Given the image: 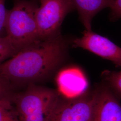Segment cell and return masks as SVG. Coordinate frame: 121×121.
Here are the masks:
<instances>
[{
  "label": "cell",
  "instance_id": "1",
  "mask_svg": "<svg viewBox=\"0 0 121 121\" xmlns=\"http://www.w3.org/2000/svg\"><path fill=\"white\" fill-rule=\"evenodd\" d=\"M67 43L60 32L40 39L20 50L0 65V76L10 85L41 79L65 59Z\"/></svg>",
  "mask_w": 121,
  "mask_h": 121
},
{
  "label": "cell",
  "instance_id": "2",
  "mask_svg": "<svg viewBox=\"0 0 121 121\" xmlns=\"http://www.w3.org/2000/svg\"><path fill=\"white\" fill-rule=\"evenodd\" d=\"M38 6L27 0H16L8 10L5 20L6 35L19 51L40 39L36 18Z\"/></svg>",
  "mask_w": 121,
  "mask_h": 121
},
{
  "label": "cell",
  "instance_id": "3",
  "mask_svg": "<svg viewBox=\"0 0 121 121\" xmlns=\"http://www.w3.org/2000/svg\"><path fill=\"white\" fill-rule=\"evenodd\" d=\"M58 91L30 84L14 98L19 121H48L60 99Z\"/></svg>",
  "mask_w": 121,
  "mask_h": 121
},
{
  "label": "cell",
  "instance_id": "4",
  "mask_svg": "<svg viewBox=\"0 0 121 121\" xmlns=\"http://www.w3.org/2000/svg\"><path fill=\"white\" fill-rule=\"evenodd\" d=\"M37 9L36 21L40 39L59 33L65 16L75 9L72 0H39Z\"/></svg>",
  "mask_w": 121,
  "mask_h": 121
},
{
  "label": "cell",
  "instance_id": "5",
  "mask_svg": "<svg viewBox=\"0 0 121 121\" xmlns=\"http://www.w3.org/2000/svg\"><path fill=\"white\" fill-rule=\"evenodd\" d=\"M97 90L61 99L52 110L48 121H92Z\"/></svg>",
  "mask_w": 121,
  "mask_h": 121
},
{
  "label": "cell",
  "instance_id": "6",
  "mask_svg": "<svg viewBox=\"0 0 121 121\" xmlns=\"http://www.w3.org/2000/svg\"><path fill=\"white\" fill-rule=\"evenodd\" d=\"M72 46L87 50L111 61L116 66H121V47L108 38L91 30L85 29L82 32V37L73 39Z\"/></svg>",
  "mask_w": 121,
  "mask_h": 121
},
{
  "label": "cell",
  "instance_id": "7",
  "mask_svg": "<svg viewBox=\"0 0 121 121\" xmlns=\"http://www.w3.org/2000/svg\"><path fill=\"white\" fill-rule=\"evenodd\" d=\"M108 86L97 90L92 121H121V104Z\"/></svg>",
  "mask_w": 121,
  "mask_h": 121
},
{
  "label": "cell",
  "instance_id": "8",
  "mask_svg": "<svg viewBox=\"0 0 121 121\" xmlns=\"http://www.w3.org/2000/svg\"><path fill=\"white\" fill-rule=\"evenodd\" d=\"M56 82L60 92L69 98L81 95L86 89L87 83L82 73L78 69L69 68L58 73Z\"/></svg>",
  "mask_w": 121,
  "mask_h": 121
},
{
  "label": "cell",
  "instance_id": "9",
  "mask_svg": "<svg viewBox=\"0 0 121 121\" xmlns=\"http://www.w3.org/2000/svg\"><path fill=\"white\" fill-rule=\"evenodd\" d=\"M86 30H91L93 17L102 9L109 8L112 0H72Z\"/></svg>",
  "mask_w": 121,
  "mask_h": 121
},
{
  "label": "cell",
  "instance_id": "10",
  "mask_svg": "<svg viewBox=\"0 0 121 121\" xmlns=\"http://www.w3.org/2000/svg\"><path fill=\"white\" fill-rule=\"evenodd\" d=\"M13 104L8 97L0 99V121H19Z\"/></svg>",
  "mask_w": 121,
  "mask_h": 121
},
{
  "label": "cell",
  "instance_id": "11",
  "mask_svg": "<svg viewBox=\"0 0 121 121\" xmlns=\"http://www.w3.org/2000/svg\"><path fill=\"white\" fill-rule=\"evenodd\" d=\"M18 51L8 36L0 37V65Z\"/></svg>",
  "mask_w": 121,
  "mask_h": 121
},
{
  "label": "cell",
  "instance_id": "12",
  "mask_svg": "<svg viewBox=\"0 0 121 121\" xmlns=\"http://www.w3.org/2000/svg\"><path fill=\"white\" fill-rule=\"evenodd\" d=\"M104 76L108 87L119 99L121 97V70L119 72L107 71Z\"/></svg>",
  "mask_w": 121,
  "mask_h": 121
},
{
  "label": "cell",
  "instance_id": "13",
  "mask_svg": "<svg viewBox=\"0 0 121 121\" xmlns=\"http://www.w3.org/2000/svg\"><path fill=\"white\" fill-rule=\"evenodd\" d=\"M109 19L111 21H116L121 18V0H112L109 7Z\"/></svg>",
  "mask_w": 121,
  "mask_h": 121
},
{
  "label": "cell",
  "instance_id": "14",
  "mask_svg": "<svg viewBox=\"0 0 121 121\" xmlns=\"http://www.w3.org/2000/svg\"><path fill=\"white\" fill-rule=\"evenodd\" d=\"M5 0H0V37L7 36L5 24L8 10L5 9Z\"/></svg>",
  "mask_w": 121,
  "mask_h": 121
},
{
  "label": "cell",
  "instance_id": "15",
  "mask_svg": "<svg viewBox=\"0 0 121 121\" xmlns=\"http://www.w3.org/2000/svg\"><path fill=\"white\" fill-rule=\"evenodd\" d=\"M10 85L0 76V99L8 97Z\"/></svg>",
  "mask_w": 121,
  "mask_h": 121
}]
</instances>
